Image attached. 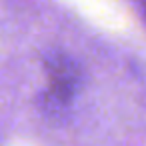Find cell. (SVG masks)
<instances>
[{"instance_id":"6da1fadb","label":"cell","mask_w":146,"mask_h":146,"mask_svg":"<svg viewBox=\"0 0 146 146\" xmlns=\"http://www.w3.org/2000/svg\"><path fill=\"white\" fill-rule=\"evenodd\" d=\"M40 64L48 78V88L38 96V106L48 118H62L82 90L86 72L68 50L58 46L44 50Z\"/></svg>"},{"instance_id":"7a4b0ae2","label":"cell","mask_w":146,"mask_h":146,"mask_svg":"<svg viewBox=\"0 0 146 146\" xmlns=\"http://www.w3.org/2000/svg\"><path fill=\"white\" fill-rule=\"evenodd\" d=\"M136 4H138V8H140V14H142V18L146 20V0H136Z\"/></svg>"}]
</instances>
